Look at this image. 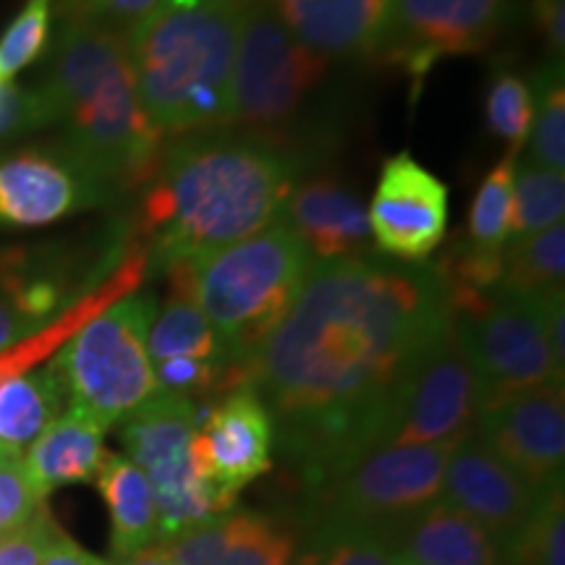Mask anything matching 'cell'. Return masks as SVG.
Here are the masks:
<instances>
[{
	"mask_svg": "<svg viewBox=\"0 0 565 565\" xmlns=\"http://www.w3.org/2000/svg\"><path fill=\"white\" fill-rule=\"evenodd\" d=\"M448 324V291L433 265L377 252L312 265L246 362L275 448L309 498L383 445L401 387Z\"/></svg>",
	"mask_w": 565,
	"mask_h": 565,
	"instance_id": "cell-1",
	"label": "cell"
},
{
	"mask_svg": "<svg viewBox=\"0 0 565 565\" xmlns=\"http://www.w3.org/2000/svg\"><path fill=\"white\" fill-rule=\"evenodd\" d=\"M307 162L244 134H192L162 150L141 200L158 270L244 242L280 217Z\"/></svg>",
	"mask_w": 565,
	"mask_h": 565,
	"instance_id": "cell-2",
	"label": "cell"
},
{
	"mask_svg": "<svg viewBox=\"0 0 565 565\" xmlns=\"http://www.w3.org/2000/svg\"><path fill=\"white\" fill-rule=\"evenodd\" d=\"M38 89L47 126H58L61 145L110 194L150 183L166 137L141 108L124 32L63 13L51 68Z\"/></svg>",
	"mask_w": 565,
	"mask_h": 565,
	"instance_id": "cell-3",
	"label": "cell"
},
{
	"mask_svg": "<svg viewBox=\"0 0 565 565\" xmlns=\"http://www.w3.org/2000/svg\"><path fill=\"white\" fill-rule=\"evenodd\" d=\"M249 0H162L126 34L141 108L162 137L223 131Z\"/></svg>",
	"mask_w": 565,
	"mask_h": 565,
	"instance_id": "cell-4",
	"label": "cell"
},
{
	"mask_svg": "<svg viewBox=\"0 0 565 565\" xmlns=\"http://www.w3.org/2000/svg\"><path fill=\"white\" fill-rule=\"evenodd\" d=\"M179 265L194 303L246 370L252 353L288 312L315 263L299 236L275 221L244 242Z\"/></svg>",
	"mask_w": 565,
	"mask_h": 565,
	"instance_id": "cell-5",
	"label": "cell"
},
{
	"mask_svg": "<svg viewBox=\"0 0 565 565\" xmlns=\"http://www.w3.org/2000/svg\"><path fill=\"white\" fill-rule=\"evenodd\" d=\"M328 71L330 61L288 32L270 0H249L233 66L231 126L307 162L303 113L322 89Z\"/></svg>",
	"mask_w": 565,
	"mask_h": 565,
	"instance_id": "cell-6",
	"label": "cell"
},
{
	"mask_svg": "<svg viewBox=\"0 0 565 565\" xmlns=\"http://www.w3.org/2000/svg\"><path fill=\"white\" fill-rule=\"evenodd\" d=\"M154 312L152 294H129L66 338L51 364L66 387L68 408L110 429L158 393L147 353Z\"/></svg>",
	"mask_w": 565,
	"mask_h": 565,
	"instance_id": "cell-7",
	"label": "cell"
},
{
	"mask_svg": "<svg viewBox=\"0 0 565 565\" xmlns=\"http://www.w3.org/2000/svg\"><path fill=\"white\" fill-rule=\"evenodd\" d=\"M448 303L458 343L482 387V408L508 395L563 383L565 370L550 345L536 296L508 294L498 286Z\"/></svg>",
	"mask_w": 565,
	"mask_h": 565,
	"instance_id": "cell-8",
	"label": "cell"
},
{
	"mask_svg": "<svg viewBox=\"0 0 565 565\" xmlns=\"http://www.w3.org/2000/svg\"><path fill=\"white\" fill-rule=\"evenodd\" d=\"M202 419V406L179 395L154 393L145 406L121 422L126 458L150 479L160 513V545L233 511L196 477L192 440Z\"/></svg>",
	"mask_w": 565,
	"mask_h": 565,
	"instance_id": "cell-9",
	"label": "cell"
},
{
	"mask_svg": "<svg viewBox=\"0 0 565 565\" xmlns=\"http://www.w3.org/2000/svg\"><path fill=\"white\" fill-rule=\"evenodd\" d=\"M448 445H385L359 458L309 498L312 515L356 521L395 534L440 500Z\"/></svg>",
	"mask_w": 565,
	"mask_h": 565,
	"instance_id": "cell-10",
	"label": "cell"
},
{
	"mask_svg": "<svg viewBox=\"0 0 565 565\" xmlns=\"http://www.w3.org/2000/svg\"><path fill=\"white\" fill-rule=\"evenodd\" d=\"M482 412V387L458 343L450 315L448 330L429 345L395 398L383 445H448L475 433Z\"/></svg>",
	"mask_w": 565,
	"mask_h": 565,
	"instance_id": "cell-11",
	"label": "cell"
},
{
	"mask_svg": "<svg viewBox=\"0 0 565 565\" xmlns=\"http://www.w3.org/2000/svg\"><path fill=\"white\" fill-rule=\"evenodd\" d=\"M105 267L108 257L87 259L66 246L0 249V356L58 324Z\"/></svg>",
	"mask_w": 565,
	"mask_h": 565,
	"instance_id": "cell-12",
	"label": "cell"
},
{
	"mask_svg": "<svg viewBox=\"0 0 565 565\" xmlns=\"http://www.w3.org/2000/svg\"><path fill=\"white\" fill-rule=\"evenodd\" d=\"M513 9L515 0H393L377 61L424 79L437 61L487 51Z\"/></svg>",
	"mask_w": 565,
	"mask_h": 565,
	"instance_id": "cell-13",
	"label": "cell"
},
{
	"mask_svg": "<svg viewBox=\"0 0 565 565\" xmlns=\"http://www.w3.org/2000/svg\"><path fill=\"white\" fill-rule=\"evenodd\" d=\"M196 477L236 508L238 494L275 463V424L252 385L233 387L215 404L202 406L192 440Z\"/></svg>",
	"mask_w": 565,
	"mask_h": 565,
	"instance_id": "cell-14",
	"label": "cell"
},
{
	"mask_svg": "<svg viewBox=\"0 0 565 565\" xmlns=\"http://www.w3.org/2000/svg\"><path fill=\"white\" fill-rule=\"evenodd\" d=\"M475 435L536 494L563 487V383L492 401L479 412Z\"/></svg>",
	"mask_w": 565,
	"mask_h": 565,
	"instance_id": "cell-15",
	"label": "cell"
},
{
	"mask_svg": "<svg viewBox=\"0 0 565 565\" xmlns=\"http://www.w3.org/2000/svg\"><path fill=\"white\" fill-rule=\"evenodd\" d=\"M108 196V189L61 141L0 154V228L58 223Z\"/></svg>",
	"mask_w": 565,
	"mask_h": 565,
	"instance_id": "cell-16",
	"label": "cell"
},
{
	"mask_svg": "<svg viewBox=\"0 0 565 565\" xmlns=\"http://www.w3.org/2000/svg\"><path fill=\"white\" fill-rule=\"evenodd\" d=\"M366 215L377 254L398 263H424L448 231V186L401 152L380 171Z\"/></svg>",
	"mask_w": 565,
	"mask_h": 565,
	"instance_id": "cell-17",
	"label": "cell"
},
{
	"mask_svg": "<svg viewBox=\"0 0 565 565\" xmlns=\"http://www.w3.org/2000/svg\"><path fill=\"white\" fill-rule=\"evenodd\" d=\"M536 494L519 475L471 433L450 448L440 500L477 521L503 545L536 503Z\"/></svg>",
	"mask_w": 565,
	"mask_h": 565,
	"instance_id": "cell-18",
	"label": "cell"
},
{
	"mask_svg": "<svg viewBox=\"0 0 565 565\" xmlns=\"http://www.w3.org/2000/svg\"><path fill=\"white\" fill-rule=\"evenodd\" d=\"M162 547L175 565H294L299 536L278 515L233 508Z\"/></svg>",
	"mask_w": 565,
	"mask_h": 565,
	"instance_id": "cell-19",
	"label": "cell"
},
{
	"mask_svg": "<svg viewBox=\"0 0 565 565\" xmlns=\"http://www.w3.org/2000/svg\"><path fill=\"white\" fill-rule=\"evenodd\" d=\"M288 32L324 61L377 58L393 0H270Z\"/></svg>",
	"mask_w": 565,
	"mask_h": 565,
	"instance_id": "cell-20",
	"label": "cell"
},
{
	"mask_svg": "<svg viewBox=\"0 0 565 565\" xmlns=\"http://www.w3.org/2000/svg\"><path fill=\"white\" fill-rule=\"evenodd\" d=\"M278 221L299 236L312 263L370 252V215L362 200L330 175L296 183Z\"/></svg>",
	"mask_w": 565,
	"mask_h": 565,
	"instance_id": "cell-21",
	"label": "cell"
},
{
	"mask_svg": "<svg viewBox=\"0 0 565 565\" xmlns=\"http://www.w3.org/2000/svg\"><path fill=\"white\" fill-rule=\"evenodd\" d=\"M395 553L422 565H503V550L477 521L435 500L393 534Z\"/></svg>",
	"mask_w": 565,
	"mask_h": 565,
	"instance_id": "cell-22",
	"label": "cell"
},
{
	"mask_svg": "<svg viewBox=\"0 0 565 565\" xmlns=\"http://www.w3.org/2000/svg\"><path fill=\"white\" fill-rule=\"evenodd\" d=\"M105 433L100 422L66 408L51 427L21 454L32 482L42 498L68 484L92 482L100 471L105 450Z\"/></svg>",
	"mask_w": 565,
	"mask_h": 565,
	"instance_id": "cell-23",
	"label": "cell"
},
{
	"mask_svg": "<svg viewBox=\"0 0 565 565\" xmlns=\"http://www.w3.org/2000/svg\"><path fill=\"white\" fill-rule=\"evenodd\" d=\"M110 515L113 561L160 545V513L150 479L121 454H105L95 477Z\"/></svg>",
	"mask_w": 565,
	"mask_h": 565,
	"instance_id": "cell-24",
	"label": "cell"
},
{
	"mask_svg": "<svg viewBox=\"0 0 565 565\" xmlns=\"http://www.w3.org/2000/svg\"><path fill=\"white\" fill-rule=\"evenodd\" d=\"M166 273L171 278V296L162 301V307L154 312L150 322V333H147L150 362L154 364L162 362V359L192 356L204 359V362L242 366L231 353L228 343L223 341V335L212 328V322L194 303L183 267L171 265Z\"/></svg>",
	"mask_w": 565,
	"mask_h": 565,
	"instance_id": "cell-25",
	"label": "cell"
},
{
	"mask_svg": "<svg viewBox=\"0 0 565 565\" xmlns=\"http://www.w3.org/2000/svg\"><path fill=\"white\" fill-rule=\"evenodd\" d=\"M68 408L66 387L53 364L21 366L0 377V445L17 454L38 440Z\"/></svg>",
	"mask_w": 565,
	"mask_h": 565,
	"instance_id": "cell-26",
	"label": "cell"
},
{
	"mask_svg": "<svg viewBox=\"0 0 565 565\" xmlns=\"http://www.w3.org/2000/svg\"><path fill=\"white\" fill-rule=\"evenodd\" d=\"M393 534L385 529L312 515L294 565H393Z\"/></svg>",
	"mask_w": 565,
	"mask_h": 565,
	"instance_id": "cell-27",
	"label": "cell"
},
{
	"mask_svg": "<svg viewBox=\"0 0 565 565\" xmlns=\"http://www.w3.org/2000/svg\"><path fill=\"white\" fill-rule=\"evenodd\" d=\"M565 225L555 223L534 236L515 242L503 254L500 288L519 296L563 291Z\"/></svg>",
	"mask_w": 565,
	"mask_h": 565,
	"instance_id": "cell-28",
	"label": "cell"
},
{
	"mask_svg": "<svg viewBox=\"0 0 565 565\" xmlns=\"http://www.w3.org/2000/svg\"><path fill=\"white\" fill-rule=\"evenodd\" d=\"M515 166H519L515 152H508L505 160H500L484 175L471 202L469 231L463 242L487 257H503L511 242Z\"/></svg>",
	"mask_w": 565,
	"mask_h": 565,
	"instance_id": "cell-29",
	"label": "cell"
},
{
	"mask_svg": "<svg viewBox=\"0 0 565 565\" xmlns=\"http://www.w3.org/2000/svg\"><path fill=\"white\" fill-rule=\"evenodd\" d=\"M534 116L529 129V162L547 168V171H565V76L563 61L547 58L534 71L532 82Z\"/></svg>",
	"mask_w": 565,
	"mask_h": 565,
	"instance_id": "cell-30",
	"label": "cell"
},
{
	"mask_svg": "<svg viewBox=\"0 0 565 565\" xmlns=\"http://www.w3.org/2000/svg\"><path fill=\"white\" fill-rule=\"evenodd\" d=\"M500 550H503V565H565L563 487L542 492Z\"/></svg>",
	"mask_w": 565,
	"mask_h": 565,
	"instance_id": "cell-31",
	"label": "cell"
},
{
	"mask_svg": "<svg viewBox=\"0 0 565 565\" xmlns=\"http://www.w3.org/2000/svg\"><path fill=\"white\" fill-rule=\"evenodd\" d=\"M565 215V175L534 166V162H519L513 181V228L511 242H524L534 233L563 223Z\"/></svg>",
	"mask_w": 565,
	"mask_h": 565,
	"instance_id": "cell-32",
	"label": "cell"
},
{
	"mask_svg": "<svg viewBox=\"0 0 565 565\" xmlns=\"http://www.w3.org/2000/svg\"><path fill=\"white\" fill-rule=\"evenodd\" d=\"M532 116L534 97L529 82L513 71H498L484 95V121L492 137L505 141L511 147L508 152H519V147L526 145Z\"/></svg>",
	"mask_w": 565,
	"mask_h": 565,
	"instance_id": "cell-33",
	"label": "cell"
},
{
	"mask_svg": "<svg viewBox=\"0 0 565 565\" xmlns=\"http://www.w3.org/2000/svg\"><path fill=\"white\" fill-rule=\"evenodd\" d=\"M51 42V0H30L0 38V76L13 79L45 53Z\"/></svg>",
	"mask_w": 565,
	"mask_h": 565,
	"instance_id": "cell-34",
	"label": "cell"
},
{
	"mask_svg": "<svg viewBox=\"0 0 565 565\" xmlns=\"http://www.w3.org/2000/svg\"><path fill=\"white\" fill-rule=\"evenodd\" d=\"M58 529L47 505L40 508L26 524L0 534V565H40Z\"/></svg>",
	"mask_w": 565,
	"mask_h": 565,
	"instance_id": "cell-35",
	"label": "cell"
},
{
	"mask_svg": "<svg viewBox=\"0 0 565 565\" xmlns=\"http://www.w3.org/2000/svg\"><path fill=\"white\" fill-rule=\"evenodd\" d=\"M45 126L47 113L38 87H19L13 79L0 82V139L24 137Z\"/></svg>",
	"mask_w": 565,
	"mask_h": 565,
	"instance_id": "cell-36",
	"label": "cell"
},
{
	"mask_svg": "<svg viewBox=\"0 0 565 565\" xmlns=\"http://www.w3.org/2000/svg\"><path fill=\"white\" fill-rule=\"evenodd\" d=\"M162 0H66L63 13L66 17H84L100 21L113 30L129 34L139 21H145L158 9Z\"/></svg>",
	"mask_w": 565,
	"mask_h": 565,
	"instance_id": "cell-37",
	"label": "cell"
},
{
	"mask_svg": "<svg viewBox=\"0 0 565 565\" xmlns=\"http://www.w3.org/2000/svg\"><path fill=\"white\" fill-rule=\"evenodd\" d=\"M536 30L545 38L550 58L563 61L565 53V0H532Z\"/></svg>",
	"mask_w": 565,
	"mask_h": 565,
	"instance_id": "cell-38",
	"label": "cell"
},
{
	"mask_svg": "<svg viewBox=\"0 0 565 565\" xmlns=\"http://www.w3.org/2000/svg\"><path fill=\"white\" fill-rule=\"evenodd\" d=\"M103 557L92 555L84 550L79 542H74L71 536L58 529L53 536L51 547L45 550V557H42L40 565H103Z\"/></svg>",
	"mask_w": 565,
	"mask_h": 565,
	"instance_id": "cell-39",
	"label": "cell"
},
{
	"mask_svg": "<svg viewBox=\"0 0 565 565\" xmlns=\"http://www.w3.org/2000/svg\"><path fill=\"white\" fill-rule=\"evenodd\" d=\"M103 565H175V563H173V557L168 555L166 547L154 545L150 550H145V553L126 557V561H105Z\"/></svg>",
	"mask_w": 565,
	"mask_h": 565,
	"instance_id": "cell-40",
	"label": "cell"
},
{
	"mask_svg": "<svg viewBox=\"0 0 565 565\" xmlns=\"http://www.w3.org/2000/svg\"><path fill=\"white\" fill-rule=\"evenodd\" d=\"M393 565H422V563H416V561H412V557H406V555L395 553V561H393Z\"/></svg>",
	"mask_w": 565,
	"mask_h": 565,
	"instance_id": "cell-41",
	"label": "cell"
},
{
	"mask_svg": "<svg viewBox=\"0 0 565 565\" xmlns=\"http://www.w3.org/2000/svg\"><path fill=\"white\" fill-rule=\"evenodd\" d=\"M0 82H3V76H0Z\"/></svg>",
	"mask_w": 565,
	"mask_h": 565,
	"instance_id": "cell-42",
	"label": "cell"
}]
</instances>
